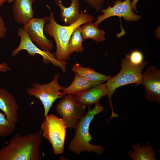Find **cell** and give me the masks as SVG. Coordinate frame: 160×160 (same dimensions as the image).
Returning a JSON list of instances; mask_svg holds the SVG:
<instances>
[{
	"label": "cell",
	"mask_w": 160,
	"mask_h": 160,
	"mask_svg": "<svg viewBox=\"0 0 160 160\" xmlns=\"http://www.w3.org/2000/svg\"><path fill=\"white\" fill-rule=\"evenodd\" d=\"M41 130L22 136L16 133L7 144L0 149V160H40Z\"/></svg>",
	"instance_id": "1"
},
{
	"label": "cell",
	"mask_w": 160,
	"mask_h": 160,
	"mask_svg": "<svg viewBox=\"0 0 160 160\" xmlns=\"http://www.w3.org/2000/svg\"><path fill=\"white\" fill-rule=\"evenodd\" d=\"M84 40L81 31L80 27L77 28L73 31L68 44V51L71 55L74 52H81L84 49L82 45Z\"/></svg>",
	"instance_id": "20"
},
{
	"label": "cell",
	"mask_w": 160,
	"mask_h": 160,
	"mask_svg": "<svg viewBox=\"0 0 160 160\" xmlns=\"http://www.w3.org/2000/svg\"><path fill=\"white\" fill-rule=\"evenodd\" d=\"M148 64L144 61L140 65L136 66L131 64L125 56L121 61V69L116 76L111 77L105 83L108 91L107 96L109 105L111 109L112 118L116 116L113 110L111 97L117 88L128 84H135L139 85L142 84V71Z\"/></svg>",
	"instance_id": "4"
},
{
	"label": "cell",
	"mask_w": 160,
	"mask_h": 160,
	"mask_svg": "<svg viewBox=\"0 0 160 160\" xmlns=\"http://www.w3.org/2000/svg\"><path fill=\"white\" fill-rule=\"evenodd\" d=\"M8 0H0V7L2 6L5 2L7 1Z\"/></svg>",
	"instance_id": "27"
},
{
	"label": "cell",
	"mask_w": 160,
	"mask_h": 160,
	"mask_svg": "<svg viewBox=\"0 0 160 160\" xmlns=\"http://www.w3.org/2000/svg\"><path fill=\"white\" fill-rule=\"evenodd\" d=\"M105 110L99 103L92 109L89 108L84 116L77 123L74 129L75 135L70 141L68 148L69 150L79 155L82 152H93L101 155L104 151L103 147L90 143L93 138L89 132V125L95 116Z\"/></svg>",
	"instance_id": "3"
},
{
	"label": "cell",
	"mask_w": 160,
	"mask_h": 160,
	"mask_svg": "<svg viewBox=\"0 0 160 160\" xmlns=\"http://www.w3.org/2000/svg\"><path fill=\"white\" fill-rule=\"evenodd\" d=\"M10 70V68L5 62L0 63V71L5 72Z\"/></svg>",
	"instance_id": "25"
},
{
	"label": "cell",
	"mask_w": 160,
	"mask_h": 160,
	"mask_svg": "<svg viewBox=\"0 0 160 160\" xmlns=\"http://www.w3.org/2000/svg\"><path fill=\"white\" fill-rule=\"evenodd\" d=\"M19 108L13 95L5 89L0 88V109L10 121L16 123L18 122Z\"/></svg>",
	"instance_id": "13"
},
{
	"label": "cell",
	"mask_w": 160,
	"mask_h": 160,
	"mask_svg": "<svg viewBox=\"0 0 160 160\" xmlns=\"http://www.w3.org/2000/svg\"><path fill=\"white\" fill-rule=\"evenodd\" d=\"M17 35L20 38V43L18 47L12 52V56H15L20 51L25 50L31 57H34L36 54L41 55L42 57L43 62L44 64L51 63L60 68L63 72H66V66L67 63L57 60L54 54L49 51L43 50L38 47L31 41L28 34L22 28H18Z\"/></svg>",
	"instance_id": "7"
},
{
	"label": "cell",
	"mask_w": 160,
	"mask_h": 160,
	"mask_svg": "<svg viewBox=\"0 0 160 160\" xmlns=\"http://www.w3.org/2000/svg\"><path fill=\"white\" fill-rule=\"evenodd\" d=\"M103 82L90 81L75 73L72 83L68 87H65L62 92L65 95L68 94L74 95L101 84Z\"/></svg>",
	"instance_id": "16"
},
{
	"label": "cell",
	"mask_w": 160,
	"mask_h": 160,
	"mask_svg": "<svg viewBox=\"0 0 160 160\" xmlns=\"http://www.w3.org/2000/svg\"><path fill=\"white\" fill-rule=\"evenodd\" d=\"M35 0H14L12 7L14 19L24 25L33 17L32 4Z\"/></svg>",
	"instance_id": "14"
},
{
	"label": "cell",
	"mask_w": 160,
	"mask_h": 160,
	"mask_svg": "<svg viewBox=\"0 0 160 160\" xmlns=\"http://www.w3.org/2000/svg\"><path fill=\"white\" fill-rule=\"evenodd\" d=\"M60 76L59 74H56L52 80L47 84L32 83L31 87L26 90L28 95L39 99L42 103L44 108V118L48 115L55 100L65 95L61 91L65 87L60 86L58 83Z\"/></svg>",
	"instance_id": "5"
},
{
	"label": "cell",
	"mask_w": 160,
	"mask_h": 160,
	"mask_svg": "<svg viewBox=\"0 0 160 160\" xmlns=\"http://www.w3.org/2000/svg\"><path fill=\"white\" fill-rule=\"evenodd\" d=\"M14 1V0H8V2L9 3H11Z\"/></svg>",
	"instance_id": "28"
},
{
	"label": "cell",
	"mask_w": 160,
	"mask_h": 160,
	"mask_svg": "<svg viewBox=\"0 0 160 160\" xmlns=\"http://www.w3.org/2000/svg\"><path fill=\"white\" fill-rule=\"evenodd\" d=\"M108 93L105 84L102 83L73 95L79 103L89 107L99 103L103 96H107Z\"/></svg>",
	"instance_id": "12"
},
{
	"label": "cell",
	"mask_w": 160,
	"mask_h": 160,
	"mask_svg": "<svg viewBox=\"0 0 160 160\" xmlns=\"http://www.w3.org/2000/svg\"><path fill=\"white\" fill-rule=\"evenodd\" d=\"M56 5L60 9V17L66 25H69L76 22L79 18L80 14L79 0H71L70 6L65 7L61 0H55Z\"/></svg>",
	"instance_id": "15"
},
{
	"label": "cell",
	"mask_w": 160,
	"mask_h": 160,
	"mask_svg": "<svg viewBox=\"0 0 160 160\" xmlns=\"http://www.w3.org/2000/svg\"><path fill=\"white\" fill-rule=\"evenodd\" d=\"M82 25L80 29L84 39H91L97 43L105 40V31L99 29L98 25L92 21L86 22Z\"/></svg>",
	"instance_id": "19"
},
{
	"label": "cell",
	"mask_w": 160,
	"mask_h": 160,
	"mask_svg": "<svg viewBox=\"0 0 160 160\" xmlns=\"http://www.w3.org/2000/svg\"><path fill=\"white\" fill-rule=\"evenodd\" d=\"M80 14V17L76 22L69 25L63 26L56 22L54 13L50 11L49 21L45 25L44 28L48 35L52 37L55 40L56 50L55 56L59 61H65L70 58L68 44L74 31L84 23L92 22L95 19L93 16L84 14L82 9Z\"/></svg>",
	"instance_id": "2"
},
{
	"label": "cell",
	"mask_w": 160,
	"mask_h": 160,
	"mask_svg": "<svg viewBox=\"0 0 160 160\" xmlns=\"http://www.w3.org/2000/svg\"><path fill=\"white\" fill-rule=\"evenodd\" d=\"M142 84L145 87V98L151 102H160V71L156 67L149 66L142 74Z\"/></svg>",
	"instance_id": "11"
},
{
	"label": "cell",
	"mask_w": 160,
	"mask_h": 160,
	"mask_svg": "<svg viewBox=\"0 0 160 160\" xmlns=\"http://www.w3.org/2000/svg\"><path fill=\"white\" fill-rule=\"evenodd\" d=\"M131 0H116L113 7L109 6L107 9L101 10L103 14L98 16L94 23L98 25L106 19L114 16L123 17L125 20L129 21L138 20L141 17L133 12Z\"/></svg>",
	"instance_id": "10"
},
{
	"label": "cell",
	"mask_w": 160,
	"mask_h": 160,
	"mask_svg": "<svg viewBox=\"0 0 160 160\" xmlns=\"http://www.w3.org/2000/svg\"><path fill=\"white\" fill-rule=\"evenodd\" d=\"M84 0L97 12L101 9L105 0Z\"/></svg>",
	"instance_id": "23"
},
{
	"label": "cell",
	"mask_w": 160,
	"mask_h": 160,
	"mask_svg": "<svg viewBox=\"0 0 160 160\" xmlns=\"http://www.w3.org/2000/svg\"><path fill=\"white\" fill-rule=\"evenodd\" d=\"M7 29L4 21L0 16V39L4 38L6 36Z\"/></svg>",
	"instance_id": "24"
},
{
	"label": "cell",
	"mask_w": 160,
	"mask_h": 160,
	"mask_svg": "<svg viewBox=\"0 0 160 160\" xmlns=\"http://www.w3.org/2000/svg\"><path fill=\"white\" fill-rule=\"evenodd\" d=\"M50 16L41 18L33 17L22 28L28 34L31 41L41 50L50 51L53 48L52 40H49L44 35V29L45 25L49 21Z\"/></svg>",
	"instance_id": "9"
},
{
	"label": "cell",
	"mask_w": 160,
	"mask_h": 160,
	"mask_svg": "<svg viewBox=\"0 0 160 160\" xmlns=\"http://www.w3.org/2000/svg\"><path fill=\"white\" fill-rule=\"evenodd\" d=\"M66 95L56 105L55 109L68 128L72 129L85 115L86 107L79 103L73 95Z\"/></svg>",
	"instance_id": "8"
},
{
	"label": "cell",
	"mask_w": 160,
	"mask_h": 160,
	"mask_svg": "<svg viewBox=\"0 0 160 160\" xmlns=\"http://www.w3.org/2000/svg\"><path fill=\"white\" fill-rule=\"evenodd\" d=\"M139 0H133L131 2V7L134 11L136 10V4Z\"/></svg>",
	"instance_id": "26"
},
{
	"label": "cell",
	"mask_w": 160,
	"mask_h": 160,
	"mask_svg": "<svg viewBox=\"0 0 160 160\" xmlns=\"http://www.w3.org/2000/svg\"><path fill=\"white\" fill-rule=\"evenodd\" d=\"M16 123L10 121L5 114L0 111V137L9 136L15 131Z\"/></svg>",
	"instance_id": "21"
},
{
	"label": "cell",
	"mask_w": 160,
	"mask_h": 160,
	"mask_svg": "<svg viewBox=\"0 0 160 160\" xmlns=\"http://www.w3.org/2000/svg\"><path fill=\"white\" fill-rule=\"evenodd\" d=\"M126 57L129 62L132 65L137 66L143 62L144 57L142 52L137 50H133Z\"/></svg>",
	"instance_id": "22"
},
{
	"label": "cell",
	"mask_w": 160,
	"mask_h": 160,
	"mask_svg": "<svg viewBox=\"0 0 160 160\" xmlns=\"http://www.w3.org/2000/svg\"><path fill=\"white\" fill-rule=\"evenodd\" d=\"M67 128L62 118L53 114L47 115L41 125L42 136L48 140L56 155L60 154L64 152Z\"/></svg>",
	"instance_id": "6"
},
{
	"label": "cell",
	"mask_w": 160,
	"mask_h": 160,
	"mask_svg": "<svg viewBox=\"0 0 160 160\" xmlns=\"http://www.w3.org/2000/svg\"><path fill=\"white\" fill-rule=\"evenodd\" d=\"M72 71L89 80L94 81H107L111 77L99 73L92 68L84 67L79 63L74 65Z\"/></svg>",
	"instance_id": "18"
},
{
	"label": "cell",
	"mask_w": 160,
	"mask_h": 160,
	"mask_svg": "<svg viewBox=\"0 0 160 160\" xmlns=\"http://www.w3.org/2000/svg\"><path fill=\"white\" fill-rule=\"evenodd\" d=\"M133 150L128 152V156L133 160H155L156 154L153 147L148 143L145 145L144 143L141 146L137 143L132 145Z\"/></svg>",
	"instance_id": "17"
}]
</instances>
